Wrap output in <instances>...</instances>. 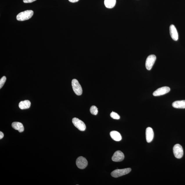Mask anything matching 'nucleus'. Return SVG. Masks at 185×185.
<instances>
[{
	"label": "nucleus",
	"mask_w": 185,
	"mask_h": 185,
	"mask_svg": "<svg viewBox=\"0 0 185 185\" xmlns=\"http://www.w3.org/2000/svg\"><path fill=\"white\" fill-rule=\"evenodd\" d=\"M110 117L114 119H119L120 118V116L118 114L115 112H112L110 114Z\"/></svg>",
	"instance_id": "a211bd4d"
},
{
	"label": "nucleus",
	"mask_w": 185,
	"mask_h": 185,
	"mask_svg": "<svg viewBox=\"0 0 185 185\" xmlns=\"http://www.w3.org/2000/svg\"><path fill=\"white\" fill-rule=\"evenodd\" d=\"M76 163L78 168L81 169H85L88 165L87 160L82 156H80L77 158Z\"/></svg>",
	"instance_id": "0eeeda50"
},
{
	"label": "nucleus",
	"mask_w": 185,
	"mask_h": 185,
	"mask_svg": "<svg viewBox=\"0 0 185 185\" xmlns=\"http://www.w3.org/2000/svg\"><path fill=\"white\" fill-rule=\"evenodd\" d=\"M156 57L155 55H151L149 56L146 59V69L150 70L152 69L156 60Z\"/></svg>",
	"instance_id": "423d86ee"
},
{
	"label": "nucleus",
	"mask_w": 185,
	"mask_h": 185,
	"mask_svg": "<svg viewBox=\"0 0 185 185\" xmlns=\"http://www.w3.org/2000/svg\"><path fill=\"white\" fill-rule=\"evenodd\" d=\"M6 80V77L5 76H3L0 80V89L3 87Z\"/></svg>",
	"instance_id": "6ab92c4d"
},
{
	"label": "nucleus",
	"mask_w": 185,
	"mask_h": 185,
	"mask_svg": "<svg viewBox=\"0 0 185 185\" xmlns=\"http://www.w3.org/2000/svg\"><path fill=\"white\" fill-rule=\"evenodd\" d=\"M72 123L74 126L77 127L79 130L83 131L85 130L86 127L83 122L77 118H74L72 120Z\"/></svg>",
	"instance_id": "39448f33"
},
{
	"label": "nucleus",
	"mask_w": 185,
	"mask_h": 185,
	"mask_svg": "<svg viewBox=\"0 0 185 185\" xmlns=\"http://www.w3.org/2000/svg\"><path fill=\"white\" fill-rule=\"evenodd\" d=\"M79 1V0H69V1L70 2L72 3L77 2Z\"/></svg>",
	"instance_id": "4be33fe9"
},
{
	"label": "nucleus",
	"mask_w": 185,
	"mask_h": 185,
	"mask_svg": "<svg viewBox=\"0 0 185 185\" xmlns=\"http://www.w3.org/2000/svg\"><path fill=\"white\" fill-rule=\"evenodd\" d=\"M4 136L3 133L2 132H0V139H1L3 138Z\"/></svg>",
	"instance_id": "412c9836"
},
{
	"label": "nucleus",
	"mask_w": 185,
	"mask_h": 185,
	"mask_svg": "<svg viewBox=\"0 0 185 185\" xmlns=\"http://www.w3.org/2000/svg\"><path fill=\"white\" fill-rule=\"evenodd\" d=\"M124 158L123 152L120 150H118L114 152L112 157V160L114 162H121L123 161Z\"/></svg>",
	"instance_id": "1a4fd4ad"
},
{
	"label": "nucleus",
	"mask_w": 185,
	"mask_h": 185,
	"mask_svg": "<svg viewBox=\"0 0 185 185\" xmlns=\"http://www.w3.org/2000/svg\"><path fill=\"white\" fill-rule=\"evenodd\" d=\"M170 33L171 37L173 40L178 41V34L176 28L173 24H172L169 28Z\"/></svg>",
	"instance_id": "9d476101"
},
{
	"label": "nucleus",
	"mask_w": 185,
	"mask_h": 185,
	"mask_svg": "<svg viewBox=\"0 0 185 185\" xmlns=\"http://www.w3.org/2000/svg\"><path fill=\"white\" fill-rule=\"evenodd\" d=\"M131 170V169L130 168L116 169L112 172L111 175L112 177L117 178L128 174L130 172Z\"/></svg>",
	"instance_id": "f03ea898"
},
{
	"label": "nucleus",
	"mask_w": 185,
	"mask_h": 185,
	"mask_svg": "<svg viewBox=\"0 0 185 185\" xmlns=\"http://www.w3.org/2000/svg\"><path fill=\"white\" fill-rule=\"evenodd\" d=\"M154 133L153 130L150 127H148L146 130V137L147 142H151L154 138Z\"/></svg>",
	"instance_id": "9b49d317"
},
{
	"label": "nucleus",
	"mask_w": 185,
	"mask_h": 185,
	"mask_svg": "<svg viewBox=\"0 0 185 185\" xmlns=\"http://www.w3.org/2000/svg\"><path fill=\"white\" fill-rule=\"evenodd\" d=\"M36 1H37V0H23V1L24 3H28L33 2Z\"/></svg>",
	"instance_id": "aec40b11"
},
{
	"label": "nucleus",
	"mask_w": 185,
	"mask_h": 185,
	"mask_svg": "<svg viewBox=\"0 0 185 185\" xmlns=\"http://www.w3.org/2000/svg\"><path fill=\"white\" fill-rule=\"evenodd\" d=\"M33 11L27 10L21 12L17 16V19L19 21H24L29 19L33 16Z\"/></svg>",
	"instance_id": "f257e3e1"
},
{
	"label": "nucleus",
	"mask_w": 185,
	"mask_h": 185,
	"mask_svg": "<svg viewBox=\"0 0 185 185\" xmlns=\"http://www.w3.org/2000/svg\"><path fill=\"white\" fill-rule=\"evenodd\" d=\"M90 111L91 114L93 115H96L98 114V108L95 106H91L90 108Z\"/></svg>",
	"instance_id": "f3484780"
},
{
	"label": "nucleus",
	"mask_w": 185,
	"mask_h": 185,
	"mask_svg": "<svg viewBox=\"0 0 185 185\" xmlns=\"http://www.w3.org/2000/svg\"><path fill=\"white\" fill-rule=\"evenodd\" d=\"M170 88L168 87H161L154 91L153 93V95L155 96H161L168 93L170 91Z\"/></svg>",
	"instance_id": "6e6552de"
},
{
	"label": "nucleus",
	"mask_w": 185,
	"mask_h": 185,
	"mask_svg": "<svg viewBox=\"0 0 185 185\" xmlns=\"http://www.w3.org/2000/svg\"><path fill=\"white\" fill-rule=\"evenodd\" d=\"M172 106L175 108L185 109V100L175 101L172 104Z\"/></svg>",
	"instance_id": "2eb2a0df"
},
{
	"label": "nucleus",
	"mask_w": 185,
	"mask_h": 185,
	"mask_svg": "<svg viewBox=\"0 0 185 185\" xmlns=\"http://www.w3.org/2000/svg\"><path fill=\"white\" fill-rule=\"evenodd\" d=\"M30 102L29 100H25L21 101L19 104V107L21 109H25L30 107Z\"/></svg>",
	"instance_id": "4468645a"
},
{
	"label": "nucleus",
	"mask_w": 185,
	"mask_h": 185,
	"mask_svg": "<svg viewBox=\"0 0 185 185\" xmlns=\"http://www.w3.org/2000/svg\"><path fill=\"white\" fill-rule=\"evenodd\" d=\"M72 86L74 92L77 95H81L82 93L81 85L77 79H73L72 81Z\"/></svg>",
	"instance_id": "7ed1b4c3"
},
{
	"label": "nucleus",
	"mask_w": 185,
	"mask_h": 185,
	"mask_svg": "<svg viewBox=\"0 0 185 185\" xmlns=\"http://www.w3.org/2000/svg\"><path fill=\"white\" fill-rule=\"evenodd\" d=\"M12 127L15 130H18L19 132H22L24 131L23 125L19 122H14L12 124Z\"/></svg>",
	"instance_id": "f8f14e48"
},
{
	"label": "nucleus",
	"mask_w": 185,
	"mask_h": 185,
	"mask_svg": "<svg viewBox=\"0 0 185 185\" xmlns=\"http://www.w3.org/2000/svg\"><path fill=\"white\" fill-rule=\"evenodd\" d=\"M116 0H105L104 5L108 8L111 9L115 6Z\"/></svg>",
	"instance_id": "dca6fc26"
},
{
	"label": "nucleus",
	"mask_w": 185,
	"mask_h": 185,
	"mask_svg": "<svg viewBox=\"0 0 185 185\" xmlns=\"http://www.w3.org/2000/svg\"><path fill=\"white\" fill-rule=\"evenodd\" d=\"M110 135L112 138L116 141H119L122 139V137L119 132L117 131H112L110 132Z\"/></svg>",
	"instance_id": "ddd939ff"
},
{
	"label": "nucleus",
	"mask_w": 185,
	"mask_h": 185,
	"mask_svg": "<svg viewBox=\"0 0 185 185\" xmlns=\"http://www.w3.org/2000/svg\"><path fill=\"white\" fill-rule=\"evenodd\" d=\"M173 152L175 157L178 159L182 158L184 155V150L182 146L179 144L175 145L173 147Z\"/></svg>",
	"instance_id": "20e7f679"
}]
</instances>
